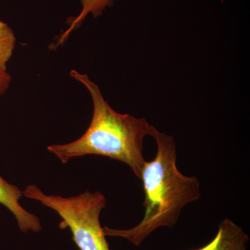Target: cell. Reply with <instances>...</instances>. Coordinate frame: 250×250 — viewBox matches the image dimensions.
Wrapping results in <instances>:
<instances>
[{"label": "cell", "instance_id": "1", "mask_svg": "<svg viewBox=\"0 0 250 250\" xmlns=\"http://www.w3.org/2000/svg\"><path fill=\"white\" fill-rule=\"evenodd\" d=\"M70 75L84 85L93 104V115L88 129L73 142L52 145L47 150L67 164L73 158L87 155L106 156L126 164L138 178L146 161L143 156V141L152 136L156 128L145 118L121 114L111 108L100 88L86 74L72 70Z\"/></svg>", "mask_w": 250, "mask_h": 250}, {"label": "cell", "instance_id": "2", "mask_svg": "<svg viewBox=\"0 0 250 250\" xmlns=\"http://www.w3.org/2000/svg\"><path fill=\"white\" fill-rule=\"evenodd\" d=\"M157 152L152 161H146L141 172L145 192V215L134 228L117 229L103 228L105 236L121 237L136 246L142 244L158 228H172L184 207L201 196L195 177H188L177 167V146L174 138L156 130Z\"/></svg>", "mask_w": 250, "mask_h": 250}, {"label": "cell", "instance_id": "3", "mask_svg": "<svg viewBox=\"0 0 250 250\" xmlns=\"http://www.w3.org/2000/svg\"><path fill=\"white\" fill-rule=\"evenodd\" d=\"M22 194L55 210L62 219L60 228L70 229L80 250H110L100 222V213L106 204L101 192L87 190L77 196L65 198L46 195L39 187L30 184Z\"/></svg>", "mask_w": 250, "mask_h": 250}, {"label": "cell", "instance_id": "4", "mask_svg": "<svg viewBox=\"0 0 250 250\" xmlns=\"http://www.w3.org/2000/svg\"><path fill=\"white\" fill-rule=\"evenodd\" d=\"M22 195L19 188L8 183L0 176V204L14 215L18 227L22 232L27 233L29 231L39 232L42 229L40 220L20 205V199Z\"/></svg>", "mask_w": 250, "mask_h": 250}, {"label": "cell", "instance_id": "5", "mask_svg": "<svg viewBox=\"0 0 250 250\" xmlns=\"http://www.w3.org/2000/svg\"><path fill=\"white\" fill-rule=\"evenodd\" d=\"M249 236L241 227L229 218L219 224L218 232L211 241L195 250H247Z\"/></svg>", "mask_w": 250, "mask_h": 250}, {"label": "cell", "instance_id": "6", "mask_svg": "<svg viewBox=\"0 0 250 250\" xmlns=\"http://www.w3.org/2000/svg\"><path fill=\"white\" fill-rule=\"evenodd\" d=\"M82 5V11L80 14L74 18L70 22L68 29L61 36L58 42V45H62L67 40L68 36L72 31L80 27L88 15L91 14L94 18H98L103 14L106 8L113 5L115 0H80Z\"/></svg>", "mask_w": 250, "mask_h": 250}, {"label": "cell", "instance_id": "7", "mask_svg": "<svg viewBox=\"0 0 250 250\" xmlns=\"http://www.w3.org/2000/svg\"><path fill=\"white\" fill-rule=\"evenodd\" d=\"M16 39L6 23L0 21V67L6 70V64L12 57Z\"/></svg>", "mask_w": 250, "mask_h": 250}, {"label": "cell", "instance_id": "8", "mask_svg": "<svg viewBox=\"0 0 250 250\" xmlns=\"http://www.w3.org/2000/svg\"><path fill=\"white\" fill-rule=\"evenodd\" d=\"M11 82V76L6 69L0 67V96L4 95L9 88Z\"/></svg>", "mask_w": 250, "mask_h": 250}]
</instances>
